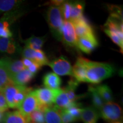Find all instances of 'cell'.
I'll return each instance as SVG.
<instances>
[{
	"label": "cell",
	"mask_w": 123,
	"mask_h": 123,
	"mask_svg": "<svg viewBox=\"0 0 123 123\" xmlns=\"http://www.w3.org/2000/svg\"><path fill=\"white\" fill-rule=\"evenodd\" d=\"M90 60L80 56L73 67V74L78 82H86V75Z\"/></svg>",
	"instance_id": "12"
},
{
	"label": "cell",
	"mask_w": 123,
	"mask_h": 123,
	"mask_svg": "<svg viewBox=\"0 0 123 123\" xmlns=\"http://www.w3.org/2000/svg\"><path fill=\"white\" fill-rule=\"evenodd\" d=\"M97 92L105 103L110 102L113 100L112 92L108 86L105 84L99 85L95 87Z\"/></svg>",
	"instance_id": "26"
},
{
	"label": "cell",
	"mask_w": 123,
	"mask_h": 123,
	"mask_svg": "<svg viewBox=\"0 0 123 123\" xmlns=\"http://www.w3.org/2000/svg\"><path fill=\"white\" fill-rule=\"evenodd\" d=\"M100 116L110 122L119 121L122 117V109L119 104L113 101L105 103L99 111Z\"/></svg>",
	"instance_id": "7"
},
{
	"label": "cell",
	"mask_w": 123,
	"mask_h": 123,
	"mask_svg": "<svg viewBox=\"0 0 123 123\" xmlns=\"http://www.w3.org/2000/svg\"><path fill=\"white\" fill-rule=\"evenodd\" d=\"M84 5V2L81 1H64L60 6L64 21L72 22L83 16Z\"/></svg>",
	"instance_id": "4"
},
{
	"label": "cell",
	"mask_w": 123,
	"mask_h": 123,
	"mask_svg": "<svg viewBox=\"0 0 123 123\" xmlns=\"http://www.w3.org/2000/svg\"><path fill=\"white\" fill-rule=\"evenodd\" d=\"M4 123H30L28 116H25L19 111L9 112L6 113L3 118Z\"/></svg>",
	"instance_id": "14"
},
{
	"label": "cell",
	"mask_w": 123,
	"mask_h": 123,
	"mask_svg": "<svg viewBox=\"0 0 123 123\" xmlns=\"http://www.w3.org/2000/svg\"><path fill=\"white\" fill-rule=\"evenodd\" d=\"M47 65L50 66L55 74L57 75H69L73 76L71 64L64 56H60L59 58L49 62Z\"/></svg>",
	"instance_id": "9"
},
{
	"label": "cell",
	"mask_w": 123,
	"mask_h": 123,
	"mask_svg": "<svg viewBox=\"0 0 123 123\" xmlns=\"http://www.w3.org/2000/svg\"><path fill=\"white\" fill-rule=\"evenodd\" d=\"M47 17L51 31L56 39L61 40V29L64 22L61 7L50 6Z\"/></svg>",
	"instance_id": "3"
},
{
	"label": "cell",
	"mask_w": 123,
	"mask_h": 123,
	"mask_svg": "<svg viewBox=\"0 0 123 123\" xmlns=\"http://www.w3.org/2000/svg\"><path fill=\"white\" fill-rule=\"evenodd\" d=\"M24 14L19 9L4 14L0 18V38H12L13 33L10 27Z\"/></svg>",
	"instance_id": "6"
},
{
	"label": "cell",
	"mask_w": 123,
	"mask_h": 123,
	"mask_svg": "<svg viewBox=\"0 0 123 123\" xmlns=\"http://www.w3.org/2000/svg\"><path fill=\"white\" fill-rule=\"evenodd\" d=\"M34 76L27 68L15 74L11 77L12 81L16 85L25 86L28 84Z\"/></svg>",
	"instance_id": "15"
},
{
	"label": "cell",
	"mask_w": 123,
	"mask_h": 123,
	"mask_svg": "<svg viewBox=\"0 0 123 123\" xmlns=\"http://www.w3.org/2000/svg\"><path fill=\"white\" fill-rule=\"evenodd\" d=\"M78 84L79 82L78 81H76L75 79H71L69 80L67 86L63 88L71 102H76L77 100L84 96V95H78L75 94V90L76 87H78Z\"/></svg>",
	"instance_id": "22"
},
{
	"label": "cell",
	"mask_w": 123,
	"mask_h": 123,
	"mask_svg": "<svg viewBox=\"0 0 123 123\" xmlns=\"http://www.w3.org/2000/svg\"><path fill=\"white\" fill-rule=\"evenodd\" d=\"M33 61L38 63L42 67L43 66L47 65L49 62L45 54L42 50L35 51L34 58Z\"/></svg>",
	"instance_id": "30"
},
{
	"label": "cell",
	"mask_w": 123,
	"mask_h": 123,
	"mask_svg": "<svg viewBox=\"0 0 123 123\" xmlns=\"http://www.w3.org/2000/svg\"><path fill=\"white\" fill-rule=\"evenodd\" d=\"M59 111L62 123H73L78 121L66 110L59 109Z\"/></svg>",
	"instance_id": "33"
},
{
	"label": "cell",
	"mask_w": 123,
	"mask_h": 123,
	"mask_svg": "<svg viewBox=\"0 0 123 123\" xmlns=\"http://www.w3.org/2000/svg\"><path fill=\"white\" fill-rule=\"evenodd\" d=\"M72 23L74 26L75 33L78 38L94 34L92 26L89 24L88 21L83 15L74 21Z\"/></svg>",
	"instance_id": "11"
},
{
	"label": "cell",
	"mask_w": 123,
	"mask_h": 123,
	"mask_svg": "<svg viewBox=\"0 0 123 123\" xmlns=\"http://www.w3.org/2000/svg\"><path fill=\"white\" fill-rule=\"evenodd\" d=\"M8 108L9 107L7 105L6 100L3 92L0 91V112L3 113L7 111Z\"/></svg>",
	"instance_id": "35"
},
{
	"label": "cell",
	"mask_w": 123,
	"mask_h": 123,
	"mask_svg": "<svg viewBox=\"0 0 123 123\" xmlns=\"http://www.w3.org/2000/svg\"><path fill=\"white\" fill-rule=\"evenodd\" d=\"M3 118H4V115L2 113L0 112V123H1L3 120Z\"/></svg>",
	"instance_id": "39"
},
{
	"label": "cell",
	"mask_w": 123,
	"mask_h": 123,
	"mask_svg": "<svg viewBox=\"0 0 123 123\" xmlns=\"http://www.w3.org/2000/svg\"><path fill=\"white\" fill-rule=\"evenodd\" d=\"M45 123H62L59 109L56 107L51 106L44 111Z\"/></svg>",
	"instance_id": "18"
},
{
	"label": "cell",
	"mask_w": 123,
	"mask_h": 123,
	"mask_svg": "<svg viewBox=\"0 0 123 123\" xmlns=\"http://www.w3.org/2000/svg\"><path fill=\"white\" fill-rule=\"evenodd\" d=\"M98 44L99 43L94 34L78 38L77 47L86 54H90Z\"/></svg>",
	"instance_id": "13"
},
{
	"label": "cell",
	"mask_w": 123,
	"mask_h": 123,
	"mask_svg": "<svg viewBox=\"0 0 123 123\" xmlns=\"http://www.w3.org/2000/svg\"><path fill=\"white\" fill-rule=\"evenodd\" d=\"M39 106V104L33 90L26 96L18 109L25 116H29L34 111L38 110Z\"/></svg>",
	"instance_id": "10"
},
{
	"label": "cell",
	"mask_w": 123,
	"mask_h": 123,
	"mask_svg": "<svg viewBox=\"0 0 123 123\" xmlns=\"http://www.w3.org/2000/svg\"><path fill=\"white\" fill-rule=\"evenodd\" d=\"M77 102H71L69 99L68 96L63 89L58 93L55 99V107L60 110H66L68 108L75 105Z\"/></svg>",
	"instance_id": "17"
},
{
	"label": "cell",
	"mask_w": 123,
	"mask_h": 123,
	"mask_svg": "<svg viewBox=\"0 0 123 123\" xmlns=\"http://www.w3.org/2000/svg\"><path fill=\"white\" fill-rule=\"evenodd\" d=\"M64 1L62 0H55V1H51L49 2H47V4H50V6H61L63 4Z\"/></svg>",
	"instance_id": "37"
},
{
	"label": "cell",
	"mask_w": 123,
	"mask_h": 123,
	"mask_svg": "<svg viewBox=\"0 0 123 123\" xmlns=\"http://www.w3.org/2000/svg\"><path fill=\"white\" fill-rule=\"evenodd\" d=\"M46 36L44 37H35L34 35H32L31 37L25 41V43L26 46L29 44H35L42 47V46L46 41Z\"/></svg>",
	"instance_id": "29"
},
{
	"label": "cell",
	"mask_w": 123,
	"mask_h": 123,
	"mask_svg": "<svg viewBox=\"0 0 123 123\" xmlns=\"http://www.w3.org/2000/svg\"><path fill=\"white\" fill-rule=\"evenodd\" d=\"M22 62L23 64H24L25 67L26 68H27L29 66L31 65V64L33 63V62L34 61H32V60L24 58L22 60Z\"/></svg>",
	"instance_id": "38"
},
{
	"label": "cell",
	"mask_w": 123,
	"mask_h": 123,
	"mask_svg": "<svg viewBox=\"0 0 123 123\" xmlns=\"http://www.w3.org/2000/svg\"><path fill=\"white\" fill-rule=\"evenodd\" d=\"M108 8L110 12L111 17L123 21V12L120 7L113 5H108Z\"/></svg>",
	"instance_id": "28"
},
{
	"label": "cell",
	"mask_w": 123,
	"mask_h": 123,
	"mask_svg": "<svg viewBox=\"0 0 123 123\" xmlns=\"http://www.w3.org/2000/svg\"><path fill=\"white\" fill-rule=\"evenodd\" d=\"M17 44L11 38H0V52L12 54L16 51Z\"/></svg>",
	"instance_id": "24"
},
{
	"label": "cell",
	"mask_w": 123,
	"mask_h": 123,
	"mask_svg": "<svg viewBox=\"0 0 123 123\" xmlns=\"http://www.w3.org/2000/svg\"><path fill=\"white\" fill-rule=\"evenodd\" d=\"M104 31L107 34L108 36L110 37L112 41L116 44L117 45L119 46L120 49H121V53H123V42L122 40L120 39V38L117 35L116 33L113 32L111 31L110 30H108L107 29H103Z\"/></svg>",
	"instance_id": "32"
},
{
	"label": "cell",
	"mask_w": 123,
	"mask_h": 123,
	"mask_svg": "<svg viewBox=\"0 0 123 123\" xmlns=\"http://www.w3.org/2000/svg\"><path fill=\"white\" fill-rule=\"evenodd\" d=\"M41 67H42V66L40 65L39 64L34 61L33 63L31 64L27 69L30 73H31L33 75H35V74L37 73L38 71L41 68Z\"/></svg>",
	"instance_id": "36"
},
{
	"label": "cell",
	"mask_w": 123,
	"mask_h": 123,
	"mask_svg": "<svg viewBox=\"0 0 123 123\" xmlns=\"http://www.w3.org/2000/svg\"><path fill=\"white\" fill-rule=\"evenodd\" d=\"M100 117L99 111L93 106L83 108L81 114L80 119L84 123H97Z\"/></svg>",
	"instance_id": "16"
},
{
	"label": "cell",
	"mask_w": 123,
	"mask_h": 123,
	"mask_svg": "<svg viewBox=\"0 0 123 123\" xmlns=\"http://www.w3.org/2000/svg\"><path fill=\"white\" fill-rule=\"evenodd\" d=\"M12 83L4 58L0 59V91H2L7 85Z\"/></svg>",
	"instance_id": "20"
},
{
	"label": "cell",
	"mask_w": 123,
	"mask_h": 123,
	"mask_svg": "<svg viewBox=\"0 0 123 123\" xmlns=\"http://www.w3.org/2000/svg\"><path fill=\"white\" fill-rule=\"evenodd\" d=\"M22 3L18 0H0V14L18 9Z\"/></svg>",
	"instance_id": "23"
},
{
	"label": "cell",
	"mask_w": 123,
	"mask_h": 123,
	"mask_svg": "<svg viewBox=\"0 0 123 123\" xmlns=\"http://www.w3.org/2000/svg\"><path fill=\"white\" fill-rule=\"evenodd\" d=\"M66 110L68 111L77 120L80 119L81 114L82 113L83 108H81V104L77 103L75 105H73V107L68 108V109H66Z\"/></svg>",
	"instance_id": "31"
},
{
	"label": "cell",
	"mask_w": 123,
	"mask_h": 123,
	"mask_svg": "<svg viewBox=\"0 0 123 123\" xmlns=\"http://www.w3.org/2000/svg\"><path fill=\"white\" fill-rule=\"evenodd\" d=\"M35 53V50H32V49L29 48L27 47H24L22 51V55L24 56V58L32 60V61H34Z\"/></svg>",
	"instance_id": "34"
},
{
	"label": "cell",
	"mask_w": 123,
	"mask_h": 123,
	"mask_svg": "<svg viewBox=\"0 0 123 123\" xmlns=\"http://www.w3.org/2000/svg\"><path fill=\"white\" fill-rule=\"evenodd\" d=\"M115 71V67L111 64L90 61L86 71V82L99 84L104 79L112 76Z\"/></svg>",
	"instance_id": "1"
},
{
	"label": "cell",
	"mask_w": 123,
	"mask_h": 123,
	"mask_svg": "<svg viewBox=\"0 0 123 123\" xmlns=\"http://www.w3.org/2000/svg\"><path fill=\"white\" fill-rule=\"evenodd\" d=\"M59 76L53 73H49L43 77V84L46 88L50 90H58L61 85Z\"/></svg>",
	"instance_id": "19"
},
{
	"label": "cell",
	"mask_w": 123,
	"mask_h": 123,
	"mask_svg": "<svg viewBox=\"0 0 123 123\" xmlns=\"http://www.w3.org/2000/svg\"><path fill=\"white\" fill-rule=\"evenodd\" d=\"M61 39L66 46L77 47L78 37L71 22L64 21L61 29Z\"/></svg>",
	"instance_id": "8"
},
{
	"label": "cell",
	"mask_w": 123,
	"mask_h": 123,
	"mask_svg": "<svg viewBox=\"0 0 123 123\" xmlns=\"http://www.w3.org/2000/svg\"><path fill=\"white\" fill-rule=\"evenodd\" d=\"M88 92L90 94L91 98L93 107L95 108L96 110L100 111L105 103V102L100 96L98 92H97L96 88L95 87L92 86H89Z\"/></svg>",
	"instance_id": "25"
},
{
	"label": "cell",
	"mask_w": 123,
	"mask_h": 123,
	"mask_svg": "<svg viewBox=\"0 0 123 123\" xmlns=\"http://www.w3.org/2000/svg\"></svg>",
	"instance_id": "41"
},
{
	"label": "cell",
	"mask_w": 123,
	"mask_h": 123,
	"mask_svg": "<svg viewBox=\"0 0 123 123\" xmlns=\"http://www.w3.org/2000/svg\"><path fill=\"white\" fill-rule=\"evenodd\" d=\"M28 116L31 123H45L44 112L41 110H35Z\"/></svg>",
	"instance_id": "27"
},
{
	"label": "cell",
	"mask_w": 123,
	"mask_h": 123,
	"mask_svg": "<svg viewBox=\"0 0 123 123\" xmlns=\"http://www.w3.org/2000/svg\"><path fill=\"white\" fill-rule=\"evenodd\" d=\"M10 78L15 74L24 70L26 68L23 64L22 61L13 60L9 58H4Z\"/></svg>",
	"instance_id": "21"
},
{
	"label": "cell",
	"mask_w": 123,
	"mask_h": 123,
	"mask_svg": "<svg viewBox=\"0 0 123 123\" xmlns=\"http://www.w3.org/2000/svg\"><path fill=\"white\" fill-rule=\"evenodd\" d=\"M31 88L10 83L3 90L2 92L10 108H18L26 96L31 92Z\"/></svg>",
	"instance_id": "2"
},
{
	"label": "cell",
	"mask_w": 123,
	"mask_h": 123,
	"mask_svg": "<svg viewBox=\"0 0 123 123\" xmlns=\"http://www.w3.org/2000/svg\"><path fill=\"white\" fill-rule=\"evenodd\" d=\"M111 123H122L121 122V121H114V122H112Z\"/></svg>",
	"instance_id": "40"
},
{
	"label": "cell",
	"mask_w": 123,
	"mask_h": 123,
	"mask_svg": "<svg viewBox=\"0 0 123 123\" xmlns=\"http://www.w3.org/2000/svg\"><path fill=\"white\" fill-rule=\"evenodd\" d=\"M61 88L58 90H50L47 88H37L34 91L37 99L39 104L38 110L44 112V110L54 103L56 98Z\"/></svg>",
	"instance_id": "5"
}]
</instances>
